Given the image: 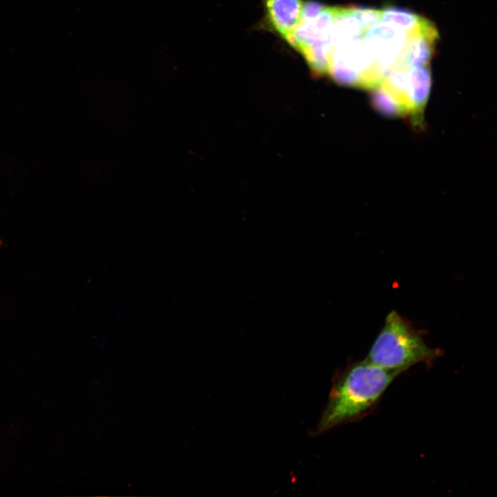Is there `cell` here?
Here are the masks:
<instances>
[{
	"mask_svg": "<svg viewBox=\"0 0 497 497\" xmlns=\"http://www.w3.org/2000/svg\"><path fill=\"white\" fill-rule=\"evenodd\" d=\"M402 372L383 369L367 359L347 367L333 381L314 435L364 416Z\"/></svg>",
	"mask_w": 497,
	"mask_h": 497,
	"instance_id": "1",
	"label": "cell"
},
{
	"mask_svg": "<svg viewBox=\"0 0 497 497\" xmlns=\"http://www.w3.org/2000/svg\"><path fill=\"white\" fill-rule=\"evenodd\" d=\"M440 355L408 321L392 311L366 359L383 369L404 371L419 362L430 363Z\"/></svg>",
	"mask_w": 497,
	"mask_h": 497,
	"instance_id": "2",
	"label": "cell"
},
{
	"mask_svg": "<svg viewBox=\"0 0 497 497\" xmlns=\"http://www.w3.org/2000/svg\"><path fill=\"white\" fill-rule=\"evenodd\" d=\"M407 33L379 21L365 33L364 40L378 70L385 77L393 69L407 39Z\"/></svg>",
	"mask_w": 497,
	"mask_h": 497,
	"instance_id": "3",
	"label": "cell"
},
{
	"mask_svg": "<svg viewBox=\"0 0 497 497\" xmlns=\"http://www.w3.org/2000/svg\"><path fill=\"white\" fill-rule=\"evenodd\" d=\"M264 15L261 26L286 41L300 21L302 0H262Z\"/></svg>",
	"mask_w": 497,
	"mask_h": 497,
	"instance_id": "4",
	"label": "cell"
},
{
	"mask_svg": "<svg viewBox=\"0 0 497 497\" xmlns=\"http://www.w3.org/2000/svg\"><path fill=\"white\" fill-rule=\"evenodd\" d=\"M438 39L437 29L431 22L420 30L408 35L392 70L429 65Z\"/></svg>",
	"mask_w": 497,
	"mask_h": 497,
	"instance_id": "5",
	"label": "cell"
},
{
	"mask_svg": "<svg viewBox=\"0 0 497 497\" xmlns=\"http://www.w3.org/2000/svg\"><path fill=\"white\" fill-rule=\"evenodd\" d=\"M431 84L430 66L408 68L406 72V91L412 114L418 113L425 106Z\"/></svg>",
	"mask_w": 497,
	"mask_h": 497,
	"instance_id": "6",
	"label": "cell"
},
{
	"mask_svg": "<svg viewBox=\"0 0 497 497\" xmlns=\"http://www.w3.org/2000/svg\"><path fill=\"white\" fill-rule=\"evenodd\" d=\"M380 13V21L393 25L407 35L420 30L431 22L411 11L393 6H384Z\"/></svg>",
	"mask_w": 497,
	"mask_h": 497,
	"instance_id": "7",
	"label": "cell"
},
{
	"mask_svg": "<svg viewBox=\"0 0 497 497\" xmlns=\"http://www.w3.org/2000/svg\"><path fill=\"white\" fill-rule=\"evenodd\" d=\"M352 10L361 26L367 30L380 21V10L352 6Z\"/></svg>",
	"mask_w": 497,
	"mask_h": 497,
	"instance_id": "8",
	"label": "cell"
}]
</instances>
